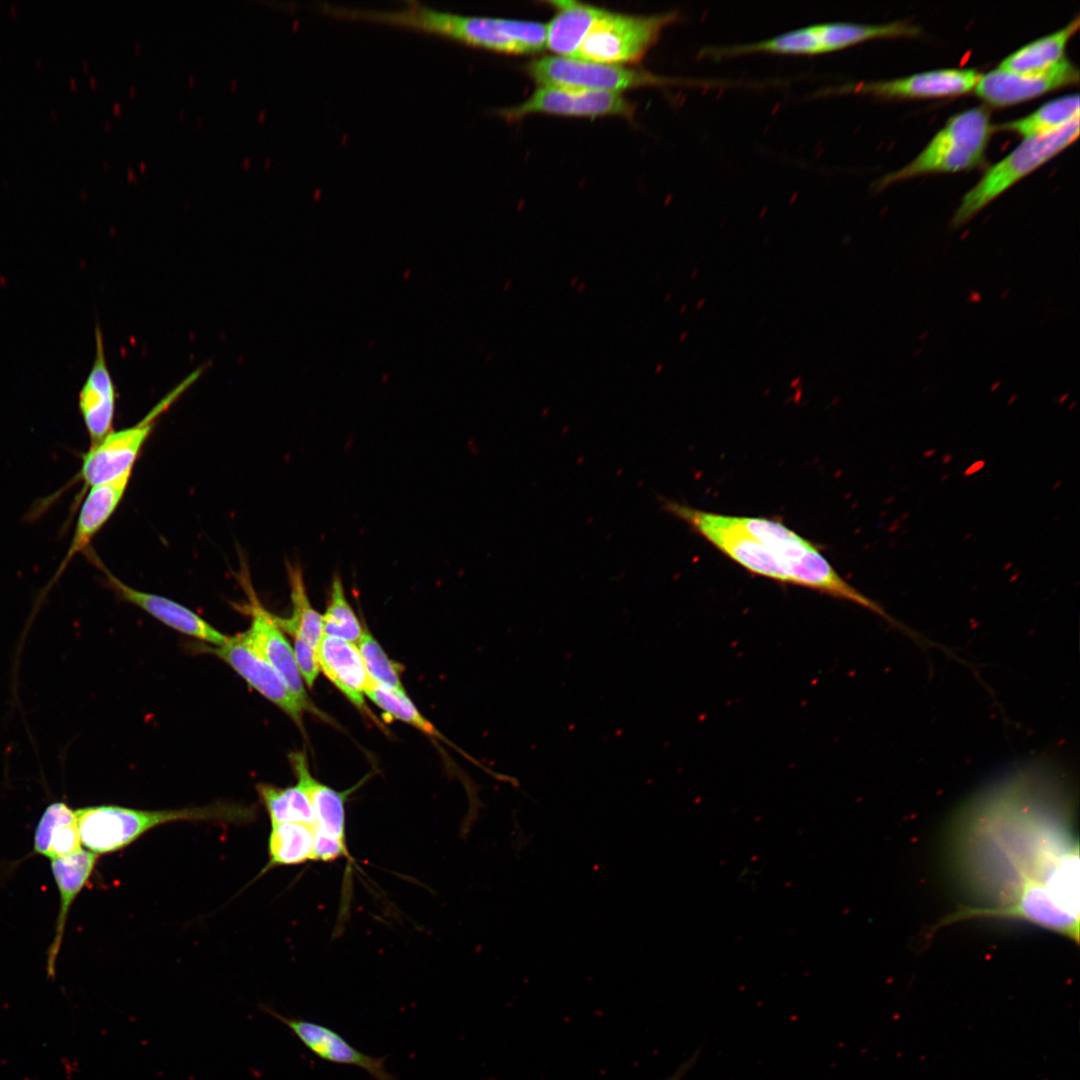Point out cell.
<instances>
[{
  "label": "cell",
  "mask_w": 1080,
  "mask_h": 1080,
  "mask_svg": "<svg viewBox=\"0 0 1080 1080\" xmlns=\"http://www.w3.org/2000/svg\"><path fill=\"white\" fill-rule=\"evenodd\" d=\"M1070 786L1047 763L985 787L953 820L952 868L970 896L933 930L973 919L1027 922L1079 943V843Z\"/></svg>",
  "instance_id": "1"
},
{
  "label": "cell",
  "mask_w": 1080,
  "mask_h": 1080,
  "mask_svg": "<svg viewBox=\"0 0 1080 1080\" xmlns=\"http://www.w3.org/2000/svg\"><path fill=\"white\" fill-rule=\"evenodd\" d=\"M662 506L752 573L811 588L885 615L874 601L848 584L812 543L781 522L711 513L667 499L662 500Z\"/></svg>",
  "instance_id": "2"
},
{
  "label": "cell",
  "mask_w": 1080,
  "mask_h": 1080,
  "mask_svg": "<svg viewBox=\"0 0 1080 1080\" xmlns=\"http://www.w3.org/2000/svg\"><path fill=\"white\" fill-rule=\"evenodd\" d=\"M324 12L437 34L478 48L508 54H533L546 47V25L538 22L465 16L408 1L399 10L383 11L327 4Z\"/></svg>",
  "instance_id": "3"
},
{
  "label": "cell",
  "mask_w": 1080,
  "mask_h": 1080,
  "mask_svg": "<svg viewBox=\"0 0 1080 1080\" xmlns=\"http://www.w3.org/2000/svg\"><path fill=\"white\" fill-rule=\"evenodd\" d=\"M76 814L81 844L97 855L121 850L162 824L175 821L239 823L255 815L251 808L224 803L167 810L101 805L77 809Z\"/></svg>",
  "instance_id": "4"
},
{
  "label": "cell",
  "mask_w": 1080,
  "mask_h": 1080,
  "mask_svg": "<svg viewBox=\"0 0 1080 1080\" xmlns=\"http://www.w3.org/2000/svg\"><path fill=\"white\" fill-rule=\"evenodd\" d=\"M993 126L984 107L954 115L907 165L884 176L878 186L931 172H956L980 165Z\"/></svg>",
  "instance_id": "5"
},
{
  "label": "cell",
  "mask_w": 1080,
  "mask_h": 1080,
  "mask_svg": "<svg viewBox=\"0 0 1080 1080\" xmlns=\"http://www.w3.org/2000/svg\"><path fill=\"white\" fill-rule=\"evenodd\" d=\"M1079 135V118L1050 134L1025 138L1006 157L991 166L963 196L951 227L964 226L1020 179L1072 144Z\"/></svg>",
  "instance_id": "6"
},
{
  "label": "cell",
  "mask_w": 1080,
  "mask_h": 1080,
  "mask_svg": "<svg viewBox=\"0 0 1080 1080\" xmlns=\"http://www.w3.org/2000/svg\"><path fill=\"white\" fill-rule=\"evenodd\" d=\"M678 18L677 11L634 16L603 10L573 58L621 66L637 62Z\"/></svg>",
  "instance_id": "7"
},
{
  "label": "cell",
  "mask_w": 1080,
  "mask_h": 1080,
  "mask_svg": "<svg viewBox=\"0 0 1080 1080\" xmlns=\"http://www.w3.org/2000/svg\"><path fill=\"white\" fill-rule=\"evenodd\" d=\"M201 371L196 370L179 383L139 422L118 431L113 430L98 443L90 445L87 452L82 455L78 473V478L84 486L91 488L104 484L133 470L135 461L158 418L193 384Z\"/></svg>",
  "instance_id": "8"
},
{
  "label": "cell",
  "mask_w": 1080,
  "mask_h": 1080,
  "mask_svg": "<svg viewBox=\"0 0 1080 1080\" xmlns=\"http://www.w3.org/2000/svg\"><path fill=\"white\" fill-rule=\"evenodd\" d=\"M526 71L541 86L619 93L626 89L644 86L675 84L639 69L578 60L562 56H549L528 63Z\"/></svg>",
  "instance_id": "9"
},
{
  "label": "cell",
  "mask_w": 1080,
  "mask_h": 1080,
  "mask_svg": "<svg viewBox=\"0 0 1080 1080\" xmlns=\"http://www.w3.org/2000/svg\"><path fill=\"white\" fill-rule=\"evenodd\" d=\"M201 650L221 659L251 688L302 727V716L307 709L289 690L280 674L253 646L245 632L228 637L221 646L203 645Z\"/></svg>",
  "instance_id": "10"
},
{
  "label": "cell",
  "mask_w": 1080,
  "mask_h": 1080,
  "mask_svg": "<svg viewBox=\"0 0 1080 1080\" xmlns=\"http://www.w3.org/2000/svg\"><path fill=\"white\" fill-rule=\"evenodd\" d=\"M534 113L631 118L634 107L620 93L541 86L521 104L499 111V114L509 121Z\"/></svg>",
  "instance_id": "11"
},
{
  "label": "cell",
  "mask_w": 1080,
  "mask_h": 1080,
  "mask_svg": "<svg viewBox=\"0 0 1080 1080\" xmlns=\"http://www.w3.org/2000/svg\"><path fill=\"white\" fill-rule=\"evenodd\" d=\"M241 584L247 594L245 609L251 617V625L245 634L260 654L280 674L289 690L309 711L313 706L309 702L304 681L298 670L293 648L279 627L276 616L269 613L260 603L246 574L240 573Z\"/></svg>",
  "instance_id": "12"
},
{
  "label": "cell",
  "mask_w": 1080,
  "mask_h": 1080,
  "mask_svg": "<svg viewBox=\"0 0 1080 1080\" xmlns=\"http://www.w3.org/2000/svg\"><path fill=\"white\" fill-rule=\"evenodd\" d=\"M1078 80V68L1064 57L1051 68L1037 73H1016L999 68L991 70L982 74L975 91L992 105L1007 106L1077 83Z\"/></svg>",
  "instance_id": "13"
},
{
  "label": "cell",
  "mask_w": 1080,
  "mask_h": 1080,
  "mask_svg": "<svg viewBox=\"0 0 1080 1080\" xmlns=\"http://www.w3.org/2000/svg\"><path fill=\"white\" fill-rule=\"evenodd\" d=\"M981 76L975 69H938L891 80L850 83L834 90L895 98L946 97L970 92Z\"/></svg>",
  "instance_id": "14"
},
{
  "label": "cell",
  "mask_w": 1080,
  "mask_h": 1080,
  "mask_svg": "<svg viewBox=\"0 0 1080 1080\" xmlns=\"http://www.w3.org/2000/svg\"><path fill=\"white\" fill-rule=\"evenodd\" d=\"M264 1010L287 1026L318 1058L330 1063L361 1068L374 1080H396L386 1069L385 1057L375 1058L361 1052L332 1028L306 1019L287 1017L270 1008Z\"/></svg>",
  "instance_id": "15"
},
{
  "label": "cell",
  "mask_w": 1080,
  "mask_h": 1080,
  "mask_svg": "<svg viewBox=\"0 0 1080 1080\" xmlns=\"http://www.w3.org/2000/svg\"><path fill=\"white\" fill-rule=\"evenodd\" d=\"M95 358L79 392L78 406L84 425L94 445L113 431L116 388L110 374L100 327L95 329Z\"/></svg>",
  "instance_id": "16"
},
{
  "label": "cell",
  "mask_w": 1080,
  "mask_h": 1080,
  "mask_svg": "<svg viewBox=\"0 0 1080 1080\" xmlns=\"http://www.w3.org/2000/svg\"><path fill=\"white\" fill-rule=\"evenodd\" d=\"M109 585L125 601L139 607L166 626L190 637L209 643L223 645L228 636L211 626L187 607L161 595L134 589L109 572Z\"/></svg>",
  "instance_id": "17"
},
{
  "label": "cell",
  "mask_w": 1080,
  "mask_h": 1080,
  "mask_svg": "<svg viewBox=\"0 0 1080 1080\" xmlns=\"http://www.w3.org/2000/svg\"><path fill=\"white\" fill-rule=\"evenodd\" d=\"M131 475L132 470H129L110 482L90 488L82 502L70 546L50 586L57 581L71 560L88 548L92 539L113 515L124 497Z\"/></svg>",
  "instance_id": "18"
},
{
  "label": "cell",
  "mask_w": 1080,
  "mask_h": 1080,
  "mask_svg": "<svg viewBox=\"0 0 1080 1080\" xmlns=\"http://www.w3.org/2000/svg\"><path fill=\"white\" fill-rule=\"evenodd\" d=\"M320 670L358 708L370 681L356 644L323 635L317 648Z\"/></svg>",
  "instance_id": "19"
},
{
  "label": "cell",
  "mask_w": 1080,
  "mask_h": 1080,
  "mask_svg": "<svg viewBox=\"0 0 1080 1080\" xmlns=\"http://www.w3.org/2000/svg\"><path fill=\"white\" fill-rule=\"evenodd\" d=\"M97 857V854L81 849L76 853L51 859L52 874L60 893V908L55 936L48 950L47 976L49 979L55 977L56 959L62 943L69 909L91 876Z\"/></svg>",
  "instance_id": "20"
},
{
  "label": "cell",
  "mask_w": 1080,
  "mask_h": 1080,
  "mask_svg": "<svg viewBox=\"0 0 1080 1080\" xmlns=\"http://www.w3.org/2000/svg\"><path fill=\"white\" fill-rule=\"evenodd\" d=\"M289 760L297 784L312 805L316 829L346 843L345 801L350 791L339 792L316 780L309 771L305 753L293 752L289 754Z\"/></svg>",
  "instance_id": "21"
},
{
  "label": "cell",
  "mask_w": 1080,
  "mask_h": 1080,
  "mask_svg": "<svg viewBox=\"0 0 1080 1080\" xmlns=\"http://www.w3.org/2000/svg\"><path fill=\"white\" fill-rule=\"evenodd\" d=\"M556 14L546 25V47L573 58L603 9L576 1H550Z\"/></svg>",
  "instance_id": "22"
},
{
  "label": "cell",
  "mask_w": 1080,
  "mask_h": 1080,
  "mask_svg": "<svg viewBox=\"0 0 1080 1080\" xmlns=\"http://www.w3.org/2000/svg\"><path fill=\"white\" fill-rule=\"evenodd\" d=\"M81 850L76 810L66 803L54 802L42 814L34 835V851L50 859Z\"/></svg>",
  "instance_id": "23"
},
{
  "label": "cell",
  "mask_w": 1080,
  "mask_h": 1080,
  "mask_svg": "<svg viewBox=\"0 0 1080 1080\" xmlns=\"http://www.w3.org/2000/svg\"><path fill=\"white\" fill-rule=\"evenodd\" d=\"M1079 25L1080 19L1076 16L1065 27L1014 51L998 68L1016 73H1037L1051 68L1065 57L1067 43Z\"/></svg>",
  "instance_id": "24"
},
{
  "label": "cell",
  "mask_w": 1080,
  "mask_h": 1080,
  "mask_svg": "<svg viewBox=\"0 0 1080 1080\" xmlns=\"http://www.w3.org/2000/svg\"><path fill=\"white\" fill-rule=\"evenodd\" d=\"M823 53L842 50L876 38L916 36L920 28L903 21L885 24L830 22L815 24Z\"/></svg>",
  "instance_id": "25"
},
{
  "label": "cell",
  "mask_w": 1080,
  "mask_h": 1080,
  "mask_svg": "<svg viewBox=\"0 0 1080 1080\" xmlns=\"http://www.w3.org/2000/svg\"><path fill=\"white\" fill-rule=\"evenodd\" d=\"M287 571L292 614L289 618L276 616V621L283 632L289 633L293 638L304 639L317 650L323 636L322 615L312 607L309 601L300 567L289 564Z\"/></svg>",
  "instance_id": "26"
},
{
  "label": "cell",
  "mask_w": 1080,
  "mask_h": 1080,
  "mask_svg": "<svg viewBox=\"0 0 1080 1080\" xmlns=\"http://www.w3.org/2000/svg\"><path fill=\"white\" fill-rule=\"evenodd\" d=\"M1078 118L1079 96L1072 94L1053 99L1029 115L1005 122L999 128L1025 139L1053 133Z\"/></svg>",
  "instance_id": "27"
},
{
  "label": "cell",
  "mask_w": 1080,
  "mask_h": 1080,
  "mask_svg": "<svg viewBox=\"0 0 1080 1080\" xmlns=\"http://www.w3.org/2000/svg\"><path fill=\"white\" fill-rule=\"evenodd\" d=\"M271 825L267 868L312 860L316 825L295 822Z\"/></svg>",
  "instance_id": "28"
},
{
  "label": "cell",
  "mask_w": 1080,
  "mask_h": 1080,
  "mask_svg": "<svg viewBox=\"0 0 1080 1080\" xmlns=\"http://www.w3.org/2000/svg\"><path fill=\"white\" fill-rule=\"evenodd\" d=\"M271 824L307 823L316 825L312 805L304 790L296 784L277 787L260 783L256 786Z\"/></svg>",
  "instance_id": "29"
},
{
  "label": "cell",
  "mask_w": 1080,
  "mask_h": 1080,
  "mask_svg": "<svg viewBox=\"0 0 1080 1080\" xmlns=\"http://www.w3.org/2000/svg\"><path fill=\"white\" fill-rule=\"evenodd\" d=\"M323 635L339 638L357 645L364 629L347 601L342 582L333 578L329 602L322 615Z\"/></svg>",
  "instance_id": "30"
},
{
  "label": "cell",
  "mask_w": 1080,
  "mask_h": 1080,
  "mask_svg": "<svg viewBox=\"0 0 1080 1080\" xmlns=\"http://www.w3.org/2000/svg\"><path fill=\"white\" fill-rule=\"evenodd\" d=\"M365 695L393 718L405 722L430 736L441 737L439 731L422 716L406 693L388 689L370 680L365 689Z\"/></svg>",
  "instance_id": "31"
},
{
  "label": "cell",
  "mask_w": 1080,
  "mask_h": 1080,
  "mask_svg": "<svg viewBox=\"0 0 1080 1080\" xmlns=\"http://www.w3.org/2000/svg\"><path fill=\"white\" fill-rule=\"evenodd\" d=\"M366 672L374 683L406 693L400 677V667L385 653L378 641L364 629L357 643Z\"/></svg>",
  "instance_id": "32"
},
{
  "label": "cell",
  "mask_w": 1080,
  "mask_h": 1080,
  "mask_svg": "<svg viewBox=\"0 0 1080 1080\" xmlns=\"http://www.w3.org/2000/svg\"><path fill=\"white\" fill-rule=\"evenodd\" d=\"M293 653L304 683L312 688L320 671L317 650L304 639L294 637Z\"/></svg>",
  "instance_id": "33"
},
{
  "label": "cell",
  "mask_w": 1080,
  "mask_h": 1080,
  "mask_svg": "<svg viewBox=\"0 0 1080 1080\" xmlns=\"http://www.w3.org/2000/svg\"><path fill=\"white\" fill-rule=\"evenodd\" d=\"M347 855L345 842L315 830L312 860L331 862Z\"/></svg>",
  "instance_id": "34"
}]
</instances>
